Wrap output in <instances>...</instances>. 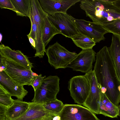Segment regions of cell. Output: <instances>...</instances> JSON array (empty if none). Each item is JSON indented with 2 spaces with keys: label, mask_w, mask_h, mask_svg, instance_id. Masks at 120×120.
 Instances as JSON below:
<instances>
[{
  "label": "cell",
  "mask_w": 120,
  "mask_h": 120,
  "mask_svg": "<svg viewBox=\"0 0 120 120\" xmlns=\"http://www.w3.org/2000/svg\"><path fill=\"white\" fill-rule=\"evenodd\" d=\"M94 71L98 82L107 90L105 94L110 101L118 106L120 102V85L108 48L105 46L96 54Z\"/></svg>",
  "instance_id": "obj_1"
},
{
  "label": "cell",
  "mask_w": 120,
  "mask_h": 120,
  "mask_svg": "<svg viewBox=\"0 0 120 120\" xmlns=\"http://www.w3.org/2000/svg\"><path fill=\"white\" fill-rule=\"evenodd\" d=\"M80 8L93 22L102 25L120 19V9L104 0H82Z\"/></svg>",
  "instance_id": "obj_2"
},
{
  "label": "cell",
  "mask_w": 120,
  "mask_h": 120,
  "mask_svg": "<svg viewBox=\"0 0 120 120\" xmlns=\"http://www.w3.org/2000/svg\"><path fill=\"white\" fill-rule=\"evenodd\" d=\"M60 79L56 75L45 78L34 91V97L31 101L44 104L56 99L60 90Z\"/></svg>",
  "instance_id": "obj_3"
},
{
  "label": "cell",
  "mask_w": 120,
  "mask_h": 120,
  "mask_svg": "<svg viewBox=\"0 0 120 120\" xmlns=\"http://www.w3.org/2000/svg\"><path fill=\"white\" fill-rule=\"evenodd\" d=\"M45 53L49 63L55 69L66 68L77 55L69 51L57 42L50 45Z\"/></svg>",
  "instance_id": "obj_4"
},
{
  "label": "cell",
  "mask_w": 120,
  "mask_h": 120,
  "mask_svg": "<svg viewBox=\"0 0 120 120\" xmlns=\"http://www.w3.org/2000/svg\"><path fill=\"white\" fill-rule=\"evenodd\" d=\"M48 19L61 34L71 39L79 33L73 17L67 12L48 15Z\"/></svg>",
  "instance_id": "obj_5"
},
{
  "label": "cell",
  "mask_w": 120,
  "mask_h": 120,
  "mask_svg": "<svg viewBox=\"0 0 120 120\" xmlns=\"http://www.w3.org/2000/svg\"><path fill=\"white\" fill-rule=\"evenodd\" d=\"M84 75L89 82L90 88L89 95L82 105L94 113L99 114L101 86L98 82L94 70H90Z\"/></svg>",
  "instance_id": "obj_6"
},
{
  "label": "cell",
  "mask_w": 120,
  "mask_h": 120,
  "mask_svg": "<svg viewBox=\"0 0 120 120\" xmlns=\"http://www.w3.org/2000/svg\"><path fill=\"white\" fill-rule=\"evenodd\" d=\"M68 89L70 95L75 102L82 105L89 94L90 84L84 75H79L71 78L68 82Z\"/></svg>",
  "instance_id": "obj_7"
},
{
  "label": "cell",
  "mask_w": 120,
  "mask_h": 120,
  "mask_svg": "<svg viewBox=\"0 0 120 120\" xmlns=\"http://www.w3.org/2000/svg\"><path fill=\"white\" fill-rule=\"evenodd\" d=\"M6 59V68L5 71L8 75L20 85L32 86L35 77L32 75L31 69Z\"/></svg>",
  "instance_id": "obj_8"
},
{
  "label": "cell",
  "mask_w": 120,
  "mask_h": 120,
  "mask_svg": "<svg viewBox=\"0 0 120 120\" xmlns=\"http://www.w3.org/2000/svg\"><path fill=\"white\" fill-rule=\"evenodd\" d=\"M73 19L79 32L90 38L96 43L104 40V35L109 33L102 25L98 23L73 17Z\"/></svg>",
  "instance_id": "obj_9"
},
{
  "label": "cell",
  "mask_w": 120,
  "mask_h": 120,
  "mask_svg": "<svg viewBox=\"0 0 120 120\" xmlns=\"http://www.w3.org/2000/svg\"><path fill=\"white\" fill-rule=\"evenodd\" d=\"M59 115L60 120H100L94 113L79 105H64Z\"/></svg>",
  "instance_id": "obj_10"
},
{
  "label": "cell",
  "mask_w": 120,
  "mask_h": 120,
  "mask_svg": "<svg viewBox=\"0 0 120 120\" xmlns=\"http://www.w3.org/2000/svg\"><path fill=\"white\" fill-rule=\"evenodd\" d=\"M96 53L92 49L82 50L67 65L73 70L86 73L92 70Z\"/></svg>",
  "instance_id": "obj_11"
},
{
  "label": "cell",
  "mask_w": 120,
  "mask_h": 120,
  "mask_svg": "<svg viewBox=\"0 0 120 120\" xmlns=\"http://www.w3.org/2000/svg\"><path fill=\"white\" fill-rule=\"evenodd\" d=\"M59 115V114H58ZM55 115L51 113L44 108L43 104L29 102V106L22 116L13 120H49Z\"/></svg>",
  "instance_id": "obj_12"
},
{
  "label": "cell",
  "mask_w": 120,
  "mask_h": 120,
  "mask_svg": "<svg viewBox=\"0 0 120 120\" xmlns=\"http://www.w3.org/2000/svg\"><path fill=\"white\" fill-rule=\"evenodd\" d=\"M81 0H39L43 10L48 15L67 12V10Z\"/></svg>",
  "instance_id": "obj_13"
},
{
  "label": "cell",
  "mask_w": 120,
  "mask_h": 120,
  "mask_svg": "<svg viewBox=\"0 0 120 120\" xmlns=\"http://www.w3.org/2000/svg\"><path fill=\"white\" fill-rule=\"evenodd\" d=\"M0 85L11 96H15L21 101L28 92L23 86L13 80L5 71L0 72Z\"/></svg>",
  "instance_id": "obj_14"
},
{
  "label": "cell",
  "mask_w": 120,
  "mask_h": 120,
  "mask_svg": "<svg viewBox=\"0 0 120 120\" xmlns=\"http://www.w3.org/2000/svg\"><path fill=\"white\" fill-rule=\"evenodd\" d=\"M0 56L28 69H31L33 67L32 63L30 61L28 57L21 51L12 50L4 44L0 45Z\"/></svg>",
  "instance_id": "obj_15"
},
{
  "label": "cell",
  "mask_w": 120,
  "mask_h": 120,
  "mask_svg": "<svg viewBox=\"0 0 120 120\" xmlns=\"http://www.w3.org/2000/svg\"><path fill=\"white\" fill-rule=\"evenodd\" d=\"M29 18L31 22V29L30 33L27 35L28 38L31 37L33 38L35 41L36 52L34 57L42 58L45 52H46V49L43 42L42 36L39 33L38 26L30 14Z\"/></svg>",
  "instance_id": "obj_16"
},
{
  "label": "cell",
  "mask_w": 120,
  "mask_h": 120,
  "mask_svg": "<svg viewBox=\"0 0 120 120\" xmlns=\"http://www.w3.org/2000/svg\"><path fill=\"white\" fill-rule=\"evenodd\" d=\"M31 7L30 14L38 28L40 34L42 36L45 20L48 14L41 7L39 0H31Z\"/></svg>",
  "instance_id": "obj_17"
},
{
  "label": "cell",
  "mask_w": 120,
  "mask_h": 120,
  "mask_svg": "<svg viewBox=\"0 0 120 120\" xmlns=\"http://www.w3.org/2000/svg\"><path fill=\"white\" fill-rule=\"evenodd\" d=\"M118 79L120 82V37L113 34L108 48Z\"/></svg>",
  "instance_id": "obj_18"
},
{
  "label": "cell",
  "mask_w": 120,
  "mask_h": 120,
  "mask_svg": "<svg viewBox=\"0 0 120 120\" xmlns=\"http://www.w3.org/2000/svg\"><path fill=\"white\" fill-rule=\"evenodd\" d=\"M29 102L18 99L13 100L12 105L8 108L6 112V120H13L22 115L27 110Z\"/></svg>",
  "instance_id": "obj_19"
},
{
  "label": "cell",
  "mask_w": 120,
  "mask_h": 120,
  "mask_svg": "<svg viewBox=\"0 0 120 120\" xmlns=\"http://www.w3.org/2000/svg\"><path fill=\"white\" fill-rule=\"evenodd\" d=\"M119 111L118 106L110 101L105 94L101 93L99 114L111 118L117 117L118 116Z\"/></svg>",
  "instance_id": "obj_20"
},
{
  "label": "cell",
  "mask_w": 120,
  "mask_h": 120,
  "mask_svg": "<svg viewBox=\"0 0 120 120\" xmlns=\"http://www.w3.org/2000/svg\"><path fill=\"white\" fill-rule=\"evenodd\" d=\"M17 15L30 18L31 7V0H11Z\"/></svg>",
  "instance_id": "obj_21"
},
{
  "label": "cell",
  "mask_w": 120,
  "mask_h": 120,
  "mask_svg": "<svg viewBox=\"0 0 120 120\" xmlns=\"http://www.w3.org/2000/svg\"><path fill=\"white\" fill-rule=\"evenodd\" d=\"M60 32L51 23L47 16L46 18L42 31V38L45 47L56 35Z\"/></svg>",
  "instance_id": "obj_22"
},
{
  "label": "cell",
  "mask_w": 120,
  "mask_h": 120,
  "mask_svg": "<svg viewBox=\"0 0 120 120\" xmlns=\"http://www.w3.org/2000/svg\"><path fill=\"white\" fill-rule=\"evenodd\" d=\"M71 39L75 44L82 50L92 49L96 45V43L91 39L79 32Z\"/></svg>",
  "instance_id": "obj_23"
},
{
  "label": "cell",
  "mask_w": 120,
  "mask_h": 120,
  "mask_svg": "<svg viewBox=\"0 0 120 120\" xmlns=\"http://www.w3.org/2000/svg\"><path fill=\"white\" fill-rule=\"evenodd\" d=\"M64 105L61 101L57 98L43 104V106L46 109L55 115L60 114Z\"/></svg>",
  "instance_id": "obj_24"
},
{
  "label": "cell",
  "mask_w": 120,
  "mask_h": 120,
  "mask_svg": "<svg viewBox=\"0 0 120 120\" xmlns=\"http://www.w3.org/2000/svg\"><path fill=\"white\" fill-rule=\"evenodd\" d=\"M109 33L120 37V19H117L102 25Z\"/></svg>",
  "instance_id": "obj_25"
},
{
  "label": "cell",
  "mask_w": 120,
  "mask_h": 120,
  "mask_svg": "<svg viewBox=\"0 0 120 120\" xmlns=\"http://www.w3.org/2000/svg\"><path fill=\"white\" fill-rule=\"evenodd\" d=\"M11 96L0 85V104L8 108L13 104V99Z\"/></svg>",
  "instance_id": "obj_26"
},
{
  "label": "cell",
  "mask_w": 120,
  "mask_h": 120,
  "mask_svg": "<svg viewBox=\"0 0 120 120\" xmlns=\"http://www.w3.org/2000/svg\"><path fill=\"white\" fill-rule=\"evenodd\" d=\"M0 8H7L14 11L15 7L11 0H0Z\"/></svg>",
  "instance_id": "obj_27"
},
{
  "label": "cell",
  "mask_w": 120,
  "mask_h": 120,
  "mask_svg": "<svg viewBox=\"0 0 120 120\" xmlns=\"http://www.w3.org/2000/svg\"><path fill=\"white\" fill-rule=\"evenodd\" d=\"M46 76H42L41 74L35 77L32 85L34 91L38 88L43 79Z\"/></svg>",
  "instance_id": "obj_28"
},
{
  "label": "cell",
  "mask_w": 120,
  "mask_h": 120,
  "mask_svg": "<svg viewBox=\"0 0 120 120\" xmlns=\"http://www.w3.org/2000/svg\"><path fill=\"white\" fill-rule=\"evenodd\" d=\"M8 107L0 104V120H6V112Z\"/></svg>",
  "instance_id": "obj_29"
},
{
  "label": "cell",
  "mask_w": 120,
  "mask_h": 120,
  "mask_svg": "<svg viewBox=\"0 0 120 120\" xmlns=\"http://www.w3.org/2000/svg\"><path fill=\"white\" fill-rule=\"evenodd\" d=\"M6 68V58L0 56V72L5 71Z\"/></svg>",
  "instance_id": "obj_30"
},
{
  "label": "cell",
  "mask_w": 120,
  "mask_h": 120,
  "mask_svg": "<svg viewBox=\"0 0 120 120\" xmlns=\"http://www.w3.org/2000/svg\"><path fill=\"white\" fill-rule=\"evenodd\" d=\"M29 41L32 47L34 49H35L36 43L34 40L31 37H28Z\"/></svg>",
  "instance_id": "obj_31"
},
{
  "label": "cell",
  "mask_w": 120,
  "mask_h": 120,
  "mask_svg": "<svg viewBox=\"0 0 120 120\" xmlns=\"http://www.w3.org/2000/svg\"><path fill=\"white\" fill-rule=\"evenodd\" d=\"M59 114L53 116L51 120H60V117Z\"/></svg>",
  "instance_id": "obj_32"
},
{
  "label": "cell",
  "mask_w": 120,
  "mask_h": 120,
  "mask_svg": "<svg viewBox=\"0 0 120 120\" xmlns=\"http://www.w3.org/2000/svg\"><path fill=\"white\" fill-rule=\"evenodd\" d=\"M113 4L120 9V0H117Z\"/></svg>",
  "instance_id": "obj_33"
},
{
  "label": "cell",
  "mask_w": 120,
  "mask_h": 120,
  "mask_svg": "<svg viewBox=\"0 0 120 120\" xmlns=\"http://www.w3.org/2000/svg\"><path fill=\"white\" fill-rule=\"evenodd\" d=\"M101 93L103 94H105L107 90L106 88L103 87H101Z\"/></svg>",
  "instance_id": "obj_34"
},
{
  "label": "cell",
  "mask_w": 120,
  "mask_h": 120,
  "mask_svg": "<svg viewBox=\"0 0 120 120\" xmlns=\"http://www.w3.org/2000/svg\"><path fill=\"white\" fill-rule=\"evenodd\" d=\"M32 74L33 76L35 77L36 76H38V75L36 73H34L33 71H31Z\"/></svg>",
  "instance_id": "obj_35"
},
{
  "label": "cell",
  "mask_w": 120,
  "mask_h": 120,
  "mask_svg": "<svg viewBox=\"0 0 120 120\" xmlns=\"http://www.w3.org/2000/svg\"><path fill=\"white\" fill-rule=\"evenodd\" d=\"M118 106L119 109L118 116L120 117V105H119Z\"/></svg>",
  "instance_id": "obj_36"
},
{
  "label": "cell",
  "mask_w": 120,
  "mask_h": 120,
  "mask_svg": "<svg viewBox=\"0 0 120 120\" xmlns=\"http://www.w3.org/2000/svg\"><path fill=\"white\" fill-rule=\"evenodd\" d=\"M118 90L120 92V85L118 86Z\"/></svg>",
  "instance_id": "obj_37"
}]
</instances>
